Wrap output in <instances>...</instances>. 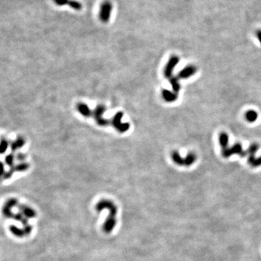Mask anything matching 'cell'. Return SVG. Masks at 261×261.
<instances>
[{
    "instance_id": "obj_11",
    "label": "cell",
    "mask_w": 261,
    "mask_h": 261,
    "mask_svg": "<svg viewBox=\"0 0 261 261\" xmlns=\"http://www.w3.org/2000/svg\"><path fill=\"white\" fill-rule=\"evenodd\" d=\"M17 207H18V209L20 210V213H22L26 218H32L36 217V211L33 210V209H32L31 207H28L27 205H20V204H19Z\"/></svg>"
},
{
    "instance_id": "obj_8",
    "label": "cell",
    "mask_w": 261,
    "mask_h": 261,
    "mask_svg": "<svg viewBox=\"0 0 261 261\" xmlns=\"http://www.w3.org/2000/svg\"><path fill=\"white\" fill-rule=\"evenodd\" d=\"M19 205L17 200L15 198H12L8 200L5 203V205L3 208V214L6 218H12V216L13 214V213L12 212L11 209L13 207H16Z\"/></svg>"
},
{
    "instance_id": "obj_9",
    "label": "cell",
    "mask_w": 261,
    "mask_h": 261,
    "mask_svg": "<svg viewBox=\"0 0 261 261\" xmlns=\"http://www.w3.org/2000/svg\"><path fill=\"white\" fill-rule=\"evenodd\" d=\"M54 2L58 6L67 5L70 8L76 10H81L82 8V5L76 0H54Z\"/></svg>"
},
{
    "instance_id": "obj_19",
    "label": "cell",
    "mask_w": 261,
    "mask_h": 261,
    "mask_svg": "<svg viewBox=\"0 0 261 261\" xmlns=\"http://www.w3.org/2000/svg\"><path fill=\"white\" fill-rule=\"evenodd\" d=\"M170 83L173 87V90L175 93L178 94V92L180 90L181 86L179 83V79L177 77H171L170 78Z\"/></svg>"
},
{
    "instance_id": "obj_16",
    "label": "cell",
    "mask_w": 261,
    "mask_h": 261,
    "mask_svg": "<svg viewBox=\"0 0 261 261\" xmlns=\"http://www.w3.org/2000/svg\"><path fill=\"white\" fill-rule=\"evenodd\" d=\"M172 160L176 164L179 165V166H184V159L182 158V156L177 151H174L171 154Z\"/></svg>"
},
{
    "instance_id": "obj_21",
    "label": "cell",
    "mask_w": 261,
    "mask_h": 261,
    "mask_svg": "<svg viewBox=\"0 0 261 261\" xmlns=\"http://www.w3.org/2000/svg\"><path fill=\"white\" fill-rule=\"evenodd\" d=\"M248 162L253 167L260 166H261V157H255V155H250Z\"/></svg>"
},
{
    "instance_id": "obj_23",
    "label": "cell",
    "mask_w": 261,
    "mask_h": 261,
    "mask_svg": "<svg viewBox=\"0 0 261 261\" xmlns=\"http://www.w3.org/2000/svg\"><path fill=\"white\" fill-rule=\"evenodd\" d=\"M9 143L5 138H2L1 140V147H0V151H1L2 154H4L5 151L7 150V149L8 148Z\"/></svg>"
},
{
    "instance_id": "obj_14",
    "label": "cell",
    "mask_w": 261,
    "mask_h": 261,
    "mask_svg": "<svg viewBox=\"0 0 261 261\" xmlns=\"http://www.w3.org/2000/svg\"><path fill=\"white\" fill-rule=\"evenodd\" d=\"M9 229H10V232H11L13 235H15V237L22 238L27 236V234H26L24 228L23 229V228H19V227L16 226L15 225H10V227H9Z\"/></svg>"
},
{
    "instance_id": "obj_4",
    "label": "cell",
    "mask_w": 261,
    "mask_h": 261,
    "mask_svg": "<svg viewBox=\"0 0 261 261\" xmlns=\"http://www.w3.org/2000/svg\"><path fill=\"white\" fill-rule=\"evenodd\" d=\"M113 5L109 1H104L101 5L100 12H99V19L104 23H106L110 18Z\"/></svg>"
},
{
    "instance_id": "obj_20",
    "label": "cell",
    "mask_w": 261,
    "mask_h": 261,
    "mask_svg": "<svg viewBox=\"0 0 261 261\" xmlns=\"http://www.w3.org/2000/svg\"><path fill=\"white\" fill-rule=\"evenodd\" d=\"M197 157L194 153H189L184 158V166H189L192 165L196 160Z\"/></svg>"
},
{
    "instance_id": "obj_13",
    "label": "cell",
    "mask_w": 261,
    "mask_h": 261,
    "mask_svg": "<svg viewBox=\"0 0 261 261\" xmlns=\"http://www.w3.org/2000/svg\"><path fill=\"white\" fill-rule=\"evenodd\" d=\"M162 97L166 102H172L176 100L177 97H178V94L175 93V92H171L168 90L163 89L162 91Z\"/></svg>"
},
{
    "instance_id": "obj_17",
    "label": "cell",
    "mask_w": 261,
    "mask_h": 261,
    "mask_svg": "<svg viewBox=\"0 0 261 261\" xmlns=\"http://www.w3.org/2000/svg\"><path fill=\"white\" fill-rule=\"evenodd\" d=\"M219 143L222 147V148L225 149L227 148L228 144V134L223 132L219 135Z\"/></svg>"
},
{
    "instance_id": "obj_7",
    "label": "cell",
    "mask_w": 261,
    "mask_h": 261,
    "mask_svg": "<svg viewBox=\"0 0 261 261\" xmlns=\"http://www.w3.org/2000/svg\"><path fill=\"white\" fill-rule=\"evenodd\" d=\"M179 61V57L173 55L170 57V58L168 60V63L166 65L164 69V75L166 76L167 79H170L172 77V73H173V70L174 67L177 65Z\"/></svg>"
},
{
    "instance_id": "obj_15",
    "label": "cell",
    "mask_w": 261,
    "mask_h": 261,
    "mask_svg": "<svg viewBox=\"0 0 261 261\" xmlns=\"http://www.w3.org/2000/svg\"><path fill=\"white\" fill-rule=\"evenodd\" d=\"M25 143H26L25 139L22 137H18L15 141H12L11 144H10V147H11V150L12 151V152H15L16 150H17L18 149L23 147Z\"/></svg>"
},
{
    "instance_id": "obj_5",
    "label": "cell",
    "mask_w": 261,
    "mask_h": 261,
    "mask_svg": "<svg viewBox=\"0 0 261 261\" xmlns=\"http://www.w3.org/2000/svg\"><path fill=\"white\" fill-rule=\"evenodd\" d=\"M234 154H239L241 157H243V156L246 155L247 152L242 151V147H241V144L239 143L235 144L230 148L227 147V148L223 149V151H222V154H223L224 157H228Z\"/></svg>"
},
{
    "instance_id": "obj_22",
    "label": "cell",
    "mask_w": 261,
    "mask_h": 261,
    "mask_svg": "<svg viewBox=\"0 0 261 261\" xmlns=\"http://www.w3.org/2000/svg\"><path fill=\"white\" fill-rule=\"evenodd\" d=\"M15 154L13 153L9 154L6 156V157H5V163H6L9 167L12 168V167L14 166V161H15Z\"/></svg>"
},
{
    "instance_id": "obj_6",
    "label": "cell",
    "mask_w": 261,
    "mask_h": 261,
    "mask_svg": "<svg viewBox=\"0 0 261 261\" xmlns=\"http://www.w3.org/2000/svg\"><path fill=\"white\" fill-rule=\"evenodd\" d=\"M30 165L27 163H20L19 164L14 166L12 168H10V169L8 170V172H5V173L2 175V179H8L11 178L12 176L13 175V173L15 172H23L25 170H28L29 168Z\"/></svg>"
},
{
    "instance_id": "obj_2",
    "label": "cell",
    "mask_w": 261,
    "mask_h": 261,
    "mask_svg": "<svg viewBox=\"0 0 261 261\" xmlns=\"http://www.w3.org/2000/svg\"><path fill=\"white\" fill-rule=\"evenodd\" d=\"M105 107L102 104H99L92 111V116L95 118L96 123L99 126H107L113 124V120H107L102 117L103 113L105 112Z\"/></svg>"
},
{
    "instance_id": "obj_25",
    "label": "cell",
    "mask_w": 261,
    "mask_h": 261,
    "mask_svg": "<svg viewBox=\"0 0 261 261\" xmlns=\"http://www.w3.org/2000/svg\"><path fill=\"white\" fill-rule=\"evenodd\" d=\"M26 155L22 153H18L17 154V156H16V159L20 161H23V160L26 159Z\"/></svg>"
},
{
    "instance_id": "obj_3",
    "label": "cell",
    "mask_w": 261,
    "mask_h": 261,
    "mask_svg": "<svg viewBox=\"0 0 261 261\" xmlns=\"http://www.w3.org/2000/svg\"><path fill=\"white\" fill-rule=\"evenodd\" d=\"M123 116V113L122 112H118L114 115L113 118V125L115 129L120 133H125L130 129V124L129 123H123L121 122V119Z\"/></svg>"
},
{
    "instance_id": "obj_26",
    "label": "cell",
    "mask_w": 261,
    "mask_h": 261,
    "mask_svg": "<svg viewBox=\"0 0 261 261\" xmlns=\"http://www.w3.org/2000/svg\"><path fill=\"white\" fill-rule=\"evenodd\" d=\"M256 35L257 39H258V40L260 41V44H261V30H257L256 32Z\"/></svg>"
},
{
    "instance_id": "obj_24",
    "label": "cell",
    "mask_w": 261,
    "mask_h": 261,
    "mask_svg": "<svg viewBox=\"0 0 261 261\" xmlns=\"http://www.w3.org/2000/svg\"><path fill=\"white\" fill-rule=\"evenodd\" d=\"M258 148H259V146L257 144H251L247 152H249L250 155H255V154L256 153Z\"/></svg>"
},
{
    "instance_id": "obj_10",
    "label": "cell",
    "mask_w": 261,
    "mask_h": 261,
    "mask_svg": "<svg viewBox=\"0 0 261 261\" xmlns=\"http://www.w3.org/2000/svg\"><path fill=\"white\" fill-rule=\"evenodd\" d=\"M196 71L197 68L194 65H188V66L184 67L182 71H180L179 73L178 78H180V79H188V78L194 75Z\"/></svg>"
},
{
    "instance_id": "obj_12",
    "label": "cell",
    "mask_w": 261,
    "mask_h": 261,
    "mask_svg": "<svg viewBox=\"0 0 261 261\" xmlns=\"http://www.w3.org/2000/svg\"><path fill=\"white\" fill-rule=\"evenodd\" d=\"M76 108L80 114L82 115L83 116L86 118H90L92 116V110H90V108L85 103H79L76 106Z\"/></svg>"
},
{
    "instance_id": "obj_18",
    "label": "cell",
    "mask_w": 261,
    "mask_h": 261,
    "mask_svg": "<svg viewBox=\"0 0 261 261\" xmlns=\"http://www.w3.org/2000/svg\"><path fill=\"white\" fill-rule=\"evenodd\" d=\"M257 117H258V115H257V112H255V110H253L247 111L245 114L246 119L248 120V121L250 122V123H253V122H255L257 119Z\"/></svg>"
},
{
    "instance_id": "obj_1",
    "label": "cell",
    "mask_w": 261,
    "mask_h": 261,
    "mask_svg": "<svg viewBox=\"0 0 261 261\" xmlns=\"http://www.w3.org/2000/svg\"><path fill=\"white\" fill-rule=\"evenodd\" d=\"M104 209L109 210V216L106 219V221L103 224V231L105 233L110 234L114 229L116 225V217L118 213V207L113 203V202L108 200H102L97 202L96 205V210L97 212H101Z\"/></svg>"
}]
</instances>
